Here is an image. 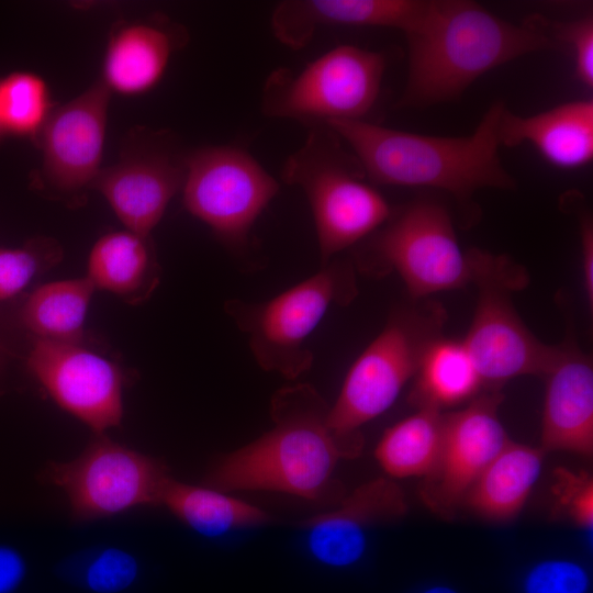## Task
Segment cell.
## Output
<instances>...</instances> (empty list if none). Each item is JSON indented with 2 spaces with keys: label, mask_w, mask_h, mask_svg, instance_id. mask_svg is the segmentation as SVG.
Masks as SVG:
<instances>
[{
  "label": "cell",
  "mask_w": 593,
  "mask_h": 593,
  "mask_svg": "<svg viewBox=\"0 0 593 593\" xmlns=\"http://www.w3.org/2000/svg\"><path fill=\"white\" fill-rule=\"evenodd\" d=\"M540 23L559 48L570 46L574 56L575 76L588 88L593 86V19L592 15L568 21H549L540 15Z\"/></svg>",
  "instance_id": "32"
},
{
  "label": "cell",
  "mask_w": 593,
  "mask_h": 593,
  "mask_svg": "<svg viewBox=\"0 0 593 593\" xmlns=\"http://www.w3.org/2000/svg\"><path fill=\"white\" fill-rule=\"evenodd\" d=\"M180 31L160 23L127 24L115 31L103 60L102 82L110 91L133 96L150 90L165 74Z\"/></svg>",
  "instance_id": "20"
},
{
  "label": "cell",
  "mask_w": 593,
  "mask_h": 593,
  "mask_svg": "<svg viewBox=\"0 0 593 593\" xmlns=\"http://www.w3.org/2000/svg\"><path fill=\"white\" fill-rule=\"evenodd\" d=\"M328 412L329 405L311 384L281 388L270 403L272 428L220 460L208 474V485L224 492L325 499L339 460L356 456L361 448L334 434Z\"/></svg>",
  "instance_id": "2"
},
{
  "label": "cell",
  "mask_w": 593,
  "mask_h": 593,
  "mask_svg": "<svg viewBox=\"0 0 593 593\" xmlns=\"http://www.w3.org/2000/svg\"><path fill=\"white\" fill-rule=\"evenodd\" d=\"M579 233L581 240L582 281L590 306L593 305V222L584 211L579 215Z\"/></svg>",
  "instance_id": "33"
},
{
  "label": "cell",
  "mask_w": 593,
  "mask_h": 593,
  "mask_svg": "<svg viewBox=\"0 0 593 593\" xmlns=\"http://www.w3.org/2000/svg\"><path fill=\"white\" fill-rule=\"evenodd\" d=\"M414 377L412 401L438 411L471 399L483 387L463 342L441 336L428 345Z\"/></svg>",
  "instance_id": "24"
},
{
  "label": "cell",
  "mask_w": 593,
  "mask_h": 593,
  "mask_svg": "<svg viewBox=\"0 0 593 593\" xmlns=\"http://www.w3.org/2000/svg\"><path fill=\"white\" fill-rule=\"evenodd\" d=\"M545 454L540 447L510 439L478 477L465 502L483 518H514L538 481Z\"/></svg>",
  "instance_id": "21"
},
{
  "label": "cell",
  "mask_w": 593,
  "mask_h": 593,
  "mask_svg": "<svg viewBox=\"0 0 593 593\" xmlns=\"http://www.w3.org/2000/svg\"><path fill=\"white\" fill-rule=\"evenodd\" d=\"M552 494L556 507L578 527L593 528V479L586 471L557 468L553 472Z\"/></svg>",
  "instance_id": "30"
},
{
  "label": "cell",
  "mask_w": 593,
  "mask_h": 593,
  "mask_svg": "<svg viewBox=\"0 0 593 593\" xmlns=\"http://www.w3.org/2000/svg\"><path fill=\"white\" fill-rule=\"evenodd\" d=\"M363 270H394L410 295L421 299L472 282L470 251L457 239L448 211L430 200H418L387 221L359 256Z\"/></svg>",
  "instance_id": "8"
},
{
  "label": "cell",
  "mask_w": 593,
  "mask_h": 593,
  "mask_svg": "<svg viewBox=\"0 0 593 593\" xmlns=\"http://www.w3.org/2000/svg\"><path fill=\"white\" fill-rule=\"evenodd\" d=\"M356 295L351 262L332 259L268 301L233 299L225 303V311L246 335L259 367L294 380L313 365L306 342L325 313L333 305H348Z\"/></svg>",
  "instance_id": "5"
},
{
  "label": "cell",
  "mask_w": 593,
  "mask_h": 593,
  "mask_svg": "<svg viewBox=\"0 0 593 593\" xmlns=\"http://www.w3.org/2000/svg\"><path fill=\"white\" fill-rule=\"evenodd\" d=\"M58 244L38 238L23 248H0V301L21 292L40 272L60 258Z\"/></svg>",
  "instance_id": "29"
},
{
  "label": "cell",
  "mask_w": 593,
  "mask_h": 593,
  "mask_svg": "<svg viewBox=\"0 0 593 593\" xmlns=\"http://www.w3.org/2000/svg\"><path fill=\"white\" fill-rule=\"evenodd\" d=\"M406 511L404 492L392 479L367 481L332 510L303 522L307 551L324 566L350 567L365 555L370 532Z\"/></svg>",
  "instance_id": "15"
},
{
  "label": "cell",
  "mask_w": 593,
  "mask_h": 593,
  "mask_svg": "<svg viewBox=\"0 0 593 593\" xmlns=\"http://www.w3.org/2000/svg\"><path fill=\"white\" fill-rule=\"evenodd\" d=\"M98 435L77 458L51 462L44 472L47 482L66 493L72 517L91 521L138 506L159 505L170 477L167 467Z\"/></svg>",
  "instance_id": "11"
},
{
  "label": "cell",
  "mask_w": 593,
  "mask_h": 593,
  "mask_svg": "<svg viewBox=\"0 0 593 593\" xmlns=\"http://www.w3.org/2000/svg\"><path fill=\"white\" fill-rule=\"evenodd\" d=\"M499 135L501 146L529 143L553 166L582 167L593 158V101H569L528 116L505 107Z\"/></svg>",
  "instance_id": "19"
},
{
  "label": "cell",
  "mask_w": 593,
  "mask_h": 593,
  "mask_svg": "<svg viewBox=\"0 0 593 593\" xmlns=\"http://www.w3.org/2000/svg\"><path fill=\"white\" fill-rule=\"evenodd\" d=\"M427 5L424 0H289L275 8L271 30L293 49L307 45L325 25L394 27L407 34L418 25Z\"/></svg>",
  "instance_id": "18"
},
{
  "label": "cell",
  "mask_w": 593,
  "mask_h": 593,
  "mask_svg": "<svg viewBox=\"0 0 593 593\" xmlns=\"http://www.w3.org/2000/svg\"><path fill=\"white\" fill-rule=\"evenodd\" d=\"M439 309L396 310L348 370L329 406L328 425L343 440L360 444L358 430L384 413L412 379L443 324Z\"/></svg>",
  "instance_id": "6"
},
{
  "label": "cell",
  "mask_w": 593,
  "mask_h": 593,
  "mask_svg": "<svg viewBox=\"0 0 593 593\" xmlns=\"http://www.w3.org/2000/svg\"><path fill=\"white\" fill-rule=\"evenodd\" d=\"M497 391L444 415L439 452L421 490L433 512L448 516L465 499L489 462L510 440L499 417Z\"/></svg>",
  "instance_id": "12"
},
{
  "label": "cell",
  "mask_w": 593,
  "mask_h": 593,
  "mask_svg": "<svg viewBox=\"0 0 593 593\" xmlns=\"http://www.w3.org/2000/svg\"><path fill=\"white\" fill-rule=\"evenodd\" d=\"M93 290L88 277L46 283L24 303L22 323L37 338L80 344Z\"/></svg>",
  "instance_id": "26"
},
{
  "label": "cell",
  "mask_w": 593,
  "mask_h": 593,
  "mask_svg": "<svg viewBox=\"0 0 593 593\" xmlns=\"http://www.w3.org/2000/svg\"><path fill=\"white\" fill-rule=\"evenodd\" d=\"M384 69L381 53L337 46L296 74L288 69L271 72L262 89V112L307 125L363 120L378 99Z\"/></svg>",
  "instance_id": "9"
},
{
  "label": "cell",
  "mask_w": 593,
  "mask_h": 593,
  "mask_svg": "<svg viewBox=\"0 0 593 593\" xmlns=\"http://www.w3.org/2000/svg\"><path fill=\"white\" fill-rule=\"evenodd\" d=\"M469 251L479 296L462 342L483 385L495 389L521 376L544 374L556 346L536 338L521 320L511 296L527 284L526 271L503 256Z\"/></svg>",
  "instance_id": "7"
},
{
  "label": "cell",
  "mask_w": 593,
  "mask_h": 593,
  "mask_svg": "<svg viewBox=\"0 0 593 593\" xmlns=\"http://www.w3.org/2000/svg\"><path fill=\"white\" fill-rule=\"evenodd\" d=\"M58 573L92 593H121L137 580L139 564L122 548L102 547L67 559L59 566Z\"/></svg>",
  "instance_id": "27"
},
{
  "label": "cell",
  "mask_w": 593,
  "mask_h": 593,
  "mask_svg": "<svg viewBox=\"0 0 593 593\" xmlns=\"http://www.w3.org/2000/svg\"><path fill=\"white\" fill-rule=\"evenodd\" d=\"M159 505L206 537H219L269 521V515L260 507L222 490L188 484L171 477L163 488Z\"/></svg>",
  "instance_id": "23"
},
{
  "label": "cell",
  "mask_w": 593,
  "mask_h": 593,
  "mask_svg": "<svg viewBox=\"0 0 593 593\" xmlns=\"http://www.w3.org/2000/svg\"><path fill=\"white\" fill-rule=\"evenodd\" d=\"M309 126L304 144L287 158L282 179L299 187L309 201L322 267L384 224L391 209L365 181L360 163L340 137L325 123Z\"/></svg>",
  "instance_id": "4"
},
{
  "label": "cell",
  "mask_w": 593,
  "mask_h": 593,
  "mask_svg": "<svg viewBox=\"0 0 593 593\" xmlns=\"http://www.w3.org/2000/svg\"><path fill=\"white\" fill-rule=\"evenodd\" d=\"M422 593H458V592L449 586L434 585V586L427 588Z\"/></svg>",
  "instance_id": "35"
},
{
  "label": "cell",
  "mask_w": 593,
  "mask_h": 593,
  "mask_svg": "<svg viewBox=\"0 0 593 593\" xmlns=\"http://www.w3.org/2000/svg\"><path fill=\"white\" fill-rule=\"evenodd\" d=\"M160 268L148 236L130 231L103 235L92 247L88 278L128 303L146 300L158 284Z\"/></svg>",
  "instance_id": "22"
},
{
  "label": "cell",
  "mask_w": 593,
  "mask_h": 593,
  "mask_svg": "<svg viewBox=\"0 0 593 593\" xmlns=\"http://www.w3.org/2000/svg\"><path fill=\"white\" fill-rule=\"evenodd\" d=\"M443 418L438 410L418 407L385 429L374 457L390 479H424L430 473L440 448Z\"/></svg>",
  "instance_id": "25"
},
{
  "label": "cell",
  "mask_w": 593,
  "mask_h": 593,
  "mask_svg": "<svg viewBox=\"0 0 593 593\" xmlns=\"http://www.w3.org/2000/svg\"><path fill=\"white\" fill-rule=\"evenodd\" d=\"M2 133L1 126H0V134Z\"/></svg>",
  "instance_id": "37"
},
{
  "label": "cell",
  "mask_w": 593,
  "mask_h": 593,
  "mask_svg": "<svg viewBox=\"0 0 593 593\" xmlns=\"http://www.w3.org/2000/svg\"><path fill=\"white\" fill-rule=\"evenodd\" d=\"M27 365L54 401L97 434L123 415V376L108 359L80 344L36 338Z\"/></svg>",
  "instance_id": "13"
},
{
  "label": "cell",
  "mask_w": 593,
  "mask_h": 593,
  "mask_svg": "<svg viewBox=\"0 0 593 593\" xmlns=\"http://www.w3.org/2000/svg\"><path fill=\"white\" fill-rule=\"evenodd\" d=\"M26 572L23 557L13 548L0 546V593H12Z\"/></svg>",
  "instance_id": "34"
},
{
  "label": "cell",
  "mask_w": 593,
  "mask_h": 593,
  "mask_svg": "<svg viewBox=\"0 0 593 593\" xmlns=\"http://www.w3.org/2000/svg\"><path fill=\"white\" fill-rule=\"evenodd\" d=\"M1 356H2V348H1V346H0V359H1Z\"/></svg>",
  "instance_id": "36"
},
{
  "label": "cell",
  "mask_w": 593,
  "mask_h": 593,
  "mask_svg": "<svg viewBox=\"0 0 593 593\" xmlns=\"http://www.w3.org/2000/svg\"><path fill=\"white\" fill-rule=\"evenodd\" d=\"M46 82L32 72H12L0 80V126L19 136L36 135L51 112Z\"/></svg>",
  "instance_id": "28"
},
{
  "label": "cell",
  "mask_w": 593,
  "mask_h": 593,
  "mask_svg": "<svg viewBox=\"0 0 593 593\" xmlns=\"http://www.w3.org/2000/svg\"><path fill=\"white\" fill-rule=\"evenodd\" d=\"M504 108L502 101L494 102L475 131L460 137L403 132L365 120L325 124L350 147L370 181L439 189L465 201L480 189L516 186L499 154Z\"/></svg>",
  "instance_id": "3"
},
{
  "label": "cell",
  "mask_w": 593,
  "mask_h": 593,
  "mask_svg": "<svg viewBox=\"0 0 593 593\" xmlns=\"http://www.w3.org/2000/svg\"><path fill=\"white\" fill-rule=\"evenodd\" d=\"M186 209L235 248L279 191L277 180L245 149L217 145L187 156Z\"/></svg>",
  "instance_id": "10"
},
{
  "label": "cell",
  "mask_w": 593,
  "mask_h": 593,
  "mask_svg": "<svg viewBox=\"0 0 593 593\" xmlns=\"http://www.w3.org/2000/svg\"><path fill=\"white\" fill-rule=\"evenodd\" d=\"M546 377L541 419L545 451L593 455V367L573 343L556 346Z\"/></svg>",
  "instance_id": "17"
},
{
  "label": "cell",
  "mask_w": 593,
  "mask_h": 593,
  "mask_svg": "<svg viewBox=\"0 0 593 593\" xmlns=\"http://www.w3.org/2000/svg\"><path fill=\"white\" fill-rule=\"evenodd\" d=\"M187 157L165 149L130 155L101 169L92 186L132 233L149 236L182 189Z\"/></svg>",
  "instance_id": "16"
},
{
  "label": "cell",
  "mask_w": 593,
  "mask_h": 593,
  "mask_svg": "<svg viewBox=\"0 0 593 593\" xmlns=\"http://www.w3.org/2000/svg\"><path fill=\"white\" fill-rule=\"evenodd\" d=\"M110 93L101 80L51 112L40 134L43 174L53 189L74 193L98 177Z\"/></svg>",
  "instance_id": "14"
},
{
  "label": "cell",
  "mask_w": 593,
  "mask_h": 593,
  "mask_svg": "<svg viewBox=\"0 0 593 593\" xmlns=\"http://www.w3.org/2000/svg\"><path fill=\"white\" fill-rule=\"evenodd\" d=\"M590 578L579 562L547 559L533 566L523 581L524 593H588Z\"/></svg>",
  "instance_id": "31"
},
{
  "label": "cell",
  "mask_w": 593,
  "mask_h": 593,
  "mask_svg": "<svg viewBox=\"0 0 593 593\" xmlns=\"http://www.w3.org/2000/svg\"><path fill=\"white\" fill-rule=\"evenodd\" d=\"M405 37L409 71L399 100L403 108L456 100L491 69L533 52L559 48L538 15L516 25L468 0H428L424 16Z\"/></svg>",
  "instance_id": "1"
}]
</instances>
